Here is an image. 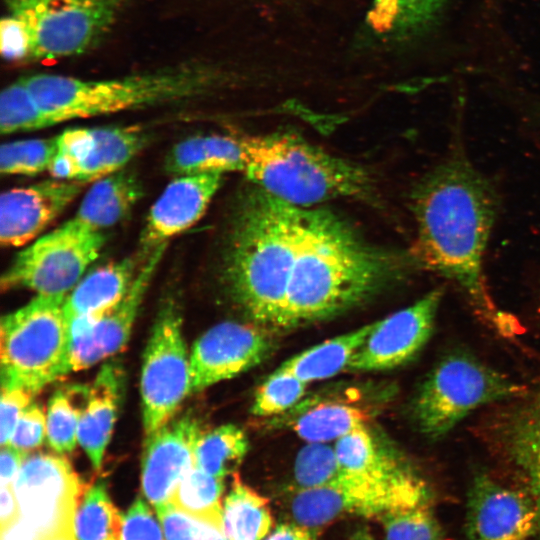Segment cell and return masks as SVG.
<instances>
[{"label":"cell","instance_id":"681fc988","mask_svg":"<svg viewBox=\"0 0 540 540\" xmlns=\"http://www.w3.org/2000/svg\"><path fill=\"white\" fill-rule=\"evenodd\" d=\"M43 540H78L75 533L73 532H64L53 535L51 537L45 538Z\"/></svg>","mask_w":540,"mask_h":540},{"label":"cell","instance_id":"5b68a950","mask_svg":"<svg viewBox=\"0 0 540 540\" xmlns=\"http://www.w3.org/2000/svg\"><path fill=\"white\" fill-rule=\"evenodd\" d=\"M528 390L473 354L456 350L444 355L419 386L411 401V418L422 435L437 441L473 410L510 401Z\"/></svg>","mask_w":540,"mask_h":540},{"label":"cell","instance_id":"60d3db41","mask_svg":"<svg viewBox=\"0 0 540 540\" xmlns=\"http://www.w3.org/2000/svg\"><path fill=\"white\" fill-rule=\"evenodd\" d=\"M160 524L147 503L138 498L123 516L120 540H166Z\"/></svg>","mask_w":540,"mask_h":540},{"label":"cell","instance_id":"30bf717a","mask_svg":"<svg viewBox=\"0 0 540 540\" xmlns=\"http://www.w3.org/2000/svg\"><path fill=\"white\" fill-rule=\"evenodd\" d=\"M190 358L176 304L159 311L147 342L140 379L145 435L167 424L190 393Z\"/></svg>","mask_w":540,"mask_h":540},{"label":"cell","instance_id":"52a82bcc","mask_svg":"<svg viewBox=\"0 0 540 540\" xmlns=\"http://www.w3.org/2000/svg\"><path fill=\"white\" fill-rule=\"evenodd\" d=\"M129 0H4L23 25L29 59L52 60L93 48Z\"/></svg>","mask_w":540,"mask_h":540},{"label":"cell","instance_id":"44dd1931","mask_svg":"<svg viewBox=\"0 0 540 540\" xmlns=\"http://www.w3.org/2000/svg\"><path fill=\"white\" fill-rule=\"evenodd\" d=\"M122 388L120 364L108 362L101 367L88 389L79 420L78 443L95 469L100 468L110 441Z\"/></svg>","mask_w":540,"mask_h":540},{"label":"cell","instance_id":"4dcf8cb0","mask_svg":"<svg viewBox=\"0 0 540 540\" xmlns=\"http://www.w3.org/2000/svg\"><path fill=\"white\" fill-rule=\"evenodd\" d=\"M123 516L112 503L105 484L92 486L77 508L74 521L78 540H120Z\"/></svg>","mask_w":540,"mask_h":540},{"label":"cell","instance_id":"836d02e7","mask_svg":"<svg viewBox=\"0 0 540 540\" xmlns=\"http://www.w3.org/2000/svg\"><path fill=\"white\" fill-rule=\"evenodd\" d=\"M56 147V137L6 142L0 148L1 174L33 176L48 171Z\"/></svg>","mask_w":540,"mask_h":540},{"label":"cell","instance_id":"603a6c76","mask_svg":"<svg viewBox=\"0 0 540 540\" xmlns=\"http://www.w3.org/2000/svg\"><path fill=\"white\" fill-rule=\"evenodd\" d=\"M132 257L95 268L83 276L65 297L67 321L89 315H102L126 295L139 269Z\"/></svg>","mask_w":540,"mask_h":540},{"label":"cell","instance_id":"1f68e13d","mask_svg":"<svg viewBox=\"0 0 540 540\" xmlns=\"http://www.w3.org/2000/svg\"><path fill=\"white\" fill-rule=\"evenodd\" d=\"M223 489V479L194 466L177 486L170 503L223 527V507L220 502Z\"/></svg>","mask_w":540,"mask_h":540},{"label":"cell","instance_id":"ac0fdd59","mask_svg":"<svg viewBox=\"0 0 540 540\" xmlns=\"http://www.w3.org/2000/svg\"><path fill=\"white\" fill-rule=\"evenodd\" d=\"M84 183L49 179L4 191L0 197V243L26 246L39 236L81 193Z\"/></svg>","mask_w":540,"mask_h":540},{"label":"cell","instance_id":"f546056e","mask_svg":"<svg viewBox=\"0 0 540 540\" xmlns=\"http://www.w3.org/2000/svg\"><path fill=\"white\" fill-rule=\"evenodd\" d=\"M247 451L244 432L234 424L221 425L199 435L194 450L195 466L224 479L241 463Z\"/></svg>","mask_w":540,"mask_h":540},{"label":"cell","instance_id":"2e32d148","mask_svg":"<svg viewBox=\"0 0 540 540\" xmlns=\"http://www.w3.org/2000/svg\"><path fill=\"white\" fill-rule=\"evenodd\" d=\"M270 337L257 327L223 322L201 335L190 358V393L200 392L258 365L270 353Z\"/></svg>","mask_w":540,"mask_h":540},{"label":"cell","instance_id":"8992f818","mask_svg":"<svg viewBox=\"0 0 540 540\" xmlns=\"http://www.w3.org/2000/svg\"><path fill=\"white\" fill-rule=\"evenodd\" d=\"M66 295H36L3 316L0 324L1 382L34 394L67 375Z\"/></svg>","mask_w":540,"mask_h":540},{"label":"cell","instance_id":"74e56055","mask_svg":"<svg viewBox=\"0 0 540 540\" xmlns=\"http://www.w3.org/2000/svg\"><path fill=\"white\" fill-rule=\"evenodd\" d=\"M307 383L279 367L258 387L251 412L255 416H274L293 407L305 394Z\"/></svg>","mask_w":540,"mask_h":540},{"label":"cell","instance_id":"f6af8a7d","mask_svg":"<svg viewBox=\"0 0 540 540\" xmlns=\"http://www.w3.org/2000/svg\"><path fill=\"white\" fill-rule=\"evenodd\" d=\"M264 540H317V529L297 523L278 525Z\"/></svg>","mask_w":540,"mask_h":540},{"label":"cell","instance_id":"4316f807","mask_svg":"<svg viewBox=\"0 0 540 540\" xmlns=\"http://www.w3.org/2000/svg\"><path fill=\"white\" fill-rule=\"evenodd\" d=\"M373 323L333 337L285 361L280 367L305 383L330 378L347 369Z\"/></svg>","mask_w":540,"mask_h":540},{"label":"cell","instance_id":"7dc6e473","mask_svg":"<svg viewBox=\"0 0 540 540\" xmlns=\"http://www.w3.org/2000/svg\"><path fill=\"white\" fill-rule=\"evenodd\" d=\"M1 540H40L37 534L19 517L10 525L1 528Z\"/></svg>","mask_w":540,"mask_h":540},{"label":"cell","instance_id":"d4e9b609","mask_svg":"<svg viewBox=\"0 0 540 540\" xmlns=\"http://www.w3.org/2000/svg\"><path fill=\"white\" fill-rule=\"evenodd\" d=\"M448 0H371L368 28L392 42H408L430 32L439 22Z\"/></svg>","mask_w":540,"mask_h":540},{"label":"cell","instance_id":"e575fe53","mask_svg":"<svg viewBox=\"0 0 540 540\" xmlns=\"http://www.w3.org/2000/svg\"><path fill=\"white\" fill-rule=\"evenodd\" d=\"M82 409L75 404L72 390H58L50 398L46 413V439L57 454L69 453L76 447Z\"/></svg>","mask_w":540,"mask_h":540},{"label":"cell","instance_id":"f1b7e54d","mask_svg":"<svg viewBox=\"0 0 540 540\" xmlns=\"http://www.w3.org/2000/svg\"><path fill=\"white\" fill-rule=\"evenodd\" d=\"M368 409L345 402H322L300 414L292 422L297 435L307 442L328 443L366 426Z\"/></svg>","mask_w":540,"mask_h":540},{"label":"cell","instance_id":"3957f363","mask_svg":"<svg viewBox=\"0 0 540 540\" xmlns=\"http://www.w3.org/2000/svg\"><path fill=\"white\" fill-rule=\"evenodd\" d=\"M49 126L162 104L209 91L222 74L205 64H184L113 79L38 73L24 77Z\"/></svg>","mask_w":540,"mask_h":540},{"label":"cell","instance_id":"4fadbf2b","mask_svg":"<svg viewBox=\"0 0 540 540\" xmlns=\"http://www.w3.org/2000/svg\"><path fill=\"white\" fill-rule=\"evenodd\" d=\"M489 443L515 477L517 487L533 500L540 540V384L512 399L494 414L485 429Z\"/></svg>","mask_w":540,"mask_h":540},{"label":"cell","instance_id":"7bdbcfd3","mask_svg":"<svg viewBox=\"0 0 540 540\" xmlns=\"http://www.w3.org/2000/svg\"><path fill=\"white\" fill-rule=\"evenodd\" d=\"M1 55L7 61L29 58V40L19 20L6 15L0 23Z\"/></svg>","mask_w":540,"mask_h":540},{"label":"cell","instance_id":"d6a6232c","mask_svg":"<svg viewBox=\"0 0 540 540\" xmlns=\"http://www.w3.org/2000/svg\"><path fill=\"white\" fill-rule=\"evenodd\" d=\"M50 127L24 77L5 87L0 95V131L3 135Z\"/></svg>","mask_w":540,"mask_h":540},{"label":"cell","instance_id":"ee69618b","mask_svg":"<svg viewBox=\"0 0 540 540\" xmlns=\"http://www.w3.org/2000/svg\"><path fill=\"white\" fill-rule=\"evenodd\" d=\"M28 453L11 445L1 446L0 480L1 486L13 485L22 463Z\"/></svg>","mask_w":540,"mask_h":540},{"label":"cell","instance_id":"6da1fadb","mask_svg":"<svg viewBox=\"0 0 540 540\" xmlns=\"http://www.w3.org/2000/svg\"><path fill=\"white\" fill-rule=\"evenodd\" d=\"M225 261L235 302L260 325L324 320L395 283L399 252L375 248L336 214L255 186L240 203Z\"/></svg>","mask_w":540,"mask_h":540},{"label":"cell","instance_id":"5bb4252c","mask_svg":"<svg viewBox=\"0 0 540 540\" xmlns=\"http://www.w3.org/2000/svg\"><path fill=\"white\" fill-rule=\"evenodd\" d=\"M464 532L466 540H535L536 506L521 488L476 470L467 490Z\"/></svg>","mask_w":540,"mask_h":540},{"label":"cell","instance_id":"c3c4849f","mask_svg":"<svg viewBox=\"0 0 540 540\" xmlns=\"http://www.w3.org/2000/svg\"><path fill=\"white\" fill-rule=\"evenodd\" d=\"M350 540H374V538L366 528H359L354 531Z\"/></svg>","mask_w":540,"mask_h":540},{"label":"cell","instance_id":"7a4b0ae2","mask_svg":"<svg viewBox=\"0 0 540 540\" xmlns=\"http://www.w3.org/2000/svg\"><path fill=\"white\" fill-rule=\"evenodd\" d=\"M411 203L417 228L411 251L422 269L454 281L497 333L519 334L517 319L496 306L483 276V258L499 210L498 195L458 143L417 182Z\"/></svg>","mask_w":540,"mask_h":540},{"label":"cell","instance_id":"d590c367","mask_svg":"<svg viewBox=\"0 0 540 540\" xmlns=\"http://www.w3.org/2000/svg\"><path fill=\"white\" fill-rule=\"evenodd\" d=\"M342 473L335 448L328 443L307 442L296 456L294 480L297 489L329 484L337 480Z\"/></svg>","mask_w":540,"mask_h":540},{"label":"cell","instance_id":"8d00e7d4","mask_svg":"<svg viewBox=\"0 0 540 540\" xmlns=\"http://www.w3.org/2000/svg\"><path fill=\"white\" fill-rule=\"evenodd\" d=\"M379 519L385 540H446L433 504L389 512Z\"/></svg>","mask_w":540,"mask_h":540},{"label":"cell","instance_id":"e0dca14e","mask_svg":"<svg viewBox=\"0 0 540 540\" xmlns=\"http://www.w3.org/2000/svg\"><path fill=\"white\" fill-rule=\"evenodd\" d=\"M148 138L138 126L77 127L58 135L57 150L67 179L86 184L124 169Z\"/></svg>","mask_w":540,"mask_h":540},{"label":"cell","instance_id":"cb8c5ba5","mask_svg":"<svg viewBox=\"0 0 540 540\" xmlns=\"http://www.w3.org/2000/svg\"><path fill=\"white\" fill-rule=\"evenodd\" d=\"M143 194L136 174L122 169L93 182L73 218L92 230L104 232L125 219Z\"/></svg>","mask_w":540,"mask_h":540},{"label":"cell","instance_id":"7c38bea8","mask_svg":"<svg viewBox=\"0 0 540 540\" xmlns=\"http://www.w3.org/2000/svg\"><path fill=\"white\" fill-rule=\"evenodd\" d=\"M167 244L149 253L124 298L103 315L68 321L67 374L113 356L127 343L144 295Z\"/></svg>","mask_w":540,"mask_h":540},{"label":"cell","instance_id":"9c48e42d","mask_svg":"<svg viewBox=\"0 0 540 540\" xmlns=\"http://www.w3.org/2000/svg\"><path fill=\"white\" fill-rule=\"evenodd\" d=\"M105 242L104 232L72 218L24 246L2 274L1 288L67 295L99 257Z\"/></svg>","mask_w":540,"mask_h":540},{"label":"cell","instance_id":"f907efd6","mask_svg":"<svg viewBox=\"0 0 540 540\" xmlns=\"http://www.w3.org/2000/svg\"><path fill=\"white\" fill-rule=\"evenodd\" d=\"M531 114L533 116V119L536 122L540 123V101H537L533 104Z\"/></svg>","mask_w":540,"mask_h":540},{"label":"cell","instance_id":"ffe728a7","mask_svg":"<svg viewBox=\"0 0 540 540\" xmlns=\"http://www.w3.org/2000/svg\"><path fill=\"white\" fill-rule=\"evenodd\" d=\"M222 177L215 172L176 176L148 212L140 237L144 252L149 254L197 223L220 188Z\"/></svg>","mask_w":540,"mask_h":540},{"label":"cell","instance_id":"b9f144b4","mask_svg":"<svg viewBox=\"0 0 540 540\" xmlns=\"http://www.w3.org/2000/svg\"><path fill=\"white\" fill-rule=\"evenodd\" d=\"M46 438V415L32 403L21 415L10 439L11 445L23 452L39 447Z\"/></svg>","mask_w":540,"mask_h":540},{"label":"cell","instance_id":"ab89813d","mask_svg":"<svg viewBox=\"0 0 540 540\" xmlns=\"http://www.w3.org/2000/svg\"><path fill=\"white\" fill-rule=\"evenodd\" d=\"M34 393L25 387L1 382L0 444L10 443L15 426L23 412L32 404Z\"/></svg>","mask_w":540,"mask_h":540},{"label":"cell","instance_id":"83f0119b","mask_svg":"<svg viewBox=\"0 0 540 540\" xmlns=\"http://www.w3.org/2000/svg\"><path fill=\"white\" fill-rule=\"evenodd\" d=\"M272 524L268 500L239 475H234L223 505V530L227 539L264 540Z\"/></svg>","mask_w":540,"mask_h":540},{"label":"cell","instance_id":"d6986e66","mask_svg":"<svg viewBox=\"0 0 540 540\" xmlns=\"http://www.w3.org/2000/svg\"><path fill=\"white\" fill-rule=\"evenodd\" d=\"M201 432L196 419L181 416L146 436L141 483L155 508L170 502L183 477L195 466L194 450Z\"/></svg>","mask_w":540,"mask_h":540},{"label":"cell","instance_id":"8fae6325","mask_svg":"<svg viewBox=\"0 0 540 540\" xmlns=\"http://www.w3.org/2000/svg\"><path fill=\"white\" fill-rule=\"evenodd\" d=\"M20 517L40 540L73 532L82 483L59 455H27L13 483Z\"/></svg>","mask_w":540,"mask_h":540},{"label":"cell","instance_id":"bcb514c9","mask_svg":"<svg viewBox=\"0 0 540 540\" xmlns=\"http://www.w3.org/2000/svg\"><path fill=\"white\" fill-rule=\"evenodd\" d=\"M20 517L19 506L13 485L1 486L0 522L4 528Z\"/></svg>","mask_w":540,"mask_h":540},{"label":"cell","instance_id":"7402d4cb","mask_svg":"<svg viewBox=\"0 0 540 540\" xmlns=\"http://www.w3.org/2000/svg\"><path fill=\"white\" fill-rule=\"evenodd\" d=\"M343 471L385 481L422 476L397 449L376 440L366 426L339 438L334 445Z\"/></svg>","mask_w":540,"mask_h":540},{"label":"cell","instance_id":"277c9868","mask_svg":"<svg viewBox=\"0 0 540 540\" xmlns=\"http://www.w3.org/2000/svg\"><path fill=\"white\" fill-rule=\"evenodd\" d=\"M243 173L258 188L291 205L365 198L371 179L359 165L289 134L241 137Z\"/></svg>","mask_w":540,"mask_h":540},{"label":"cell","instance_id":"9a60e30c","mask_svg":"<svg viewBox=\"0 0 540 540\" xmlns=\"http://www.w3.org/2000/svg\"><path fill=\"white\" fill-rule=\"evenodd\" d=\"M443 295V287H437L412 305L374 322L347 370H387L414 359L432 335Z\"/></svg>","mask_w":540,"mask_h":540},{"label":"cell","instance_id":"f35d334b","mask_svg":"<svg viewBox=\"0 0 540 540\" xmlns=\"http://www.w3.org/2000/svg\"><path fill=\"white\" fill-rule=\"evenodd\" d=\"M155 510L166 540H228L223 527L189 514L170 502Z\"/></svg>","mask_w":540,"mask_h":540},{"label":"cell","instance_id":"484cf974","mask_svg":"<svg viewBox=\"0 0 540 540\" xmlns=\"http://www.w3.org/2000/svg\"><path fill=\"white\" fill-rule=\"evenodd\" d=\"M241 138L230 135L192 136L176 143L165 159V169L175 176L243 171Z\"/></svg>","mask_w":540,"mask_h":540},{"label":"cell","instance_id":"ba28073f","mask_svg":"<svg viewBox=\"0 0 540 540\" xmlns=\"http://www.w3.org/2000/svg\"><path fill=\"white\" fill-rule=\"evenodd\" d=\"M433 502V490L424 476L385 481L343 471L329 484L297 489L291 514L295 523L318 529L346 515L380 518Z\"/></svg>","mask_w":540,"mask_h":540}]
</instances>
